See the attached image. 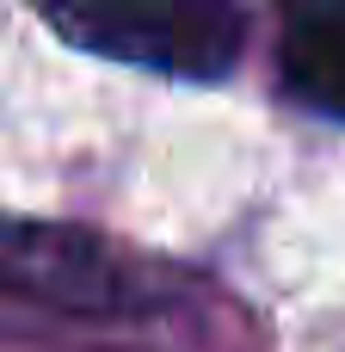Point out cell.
I'll use <instances>...</instances> for the list:
<instances>
[{"instance_id": "6da1fadb", "label": "cell", "mask_w": 345, "mask_h": 352, "mask_svg": "<svg viewBox=\"0 0 345 352\" xmlns=\"http://www.w3.org/2000/svg\"><path fill=\"white\" fill-rule=\"evenodd\" d=\"M37 6L68 43L179 80L228 74L247 43L241 0H37Z\"/></svg>"}, {"instance_id": "7a4b0ae2", "label": "cell", "mask_w": 345, "mask_h": 352, "mask_svg": "<svg viewBox=\"0 0 345 352\" xmlns=\"http://www.w3.org/2000/svg\"><path fill=\"white\" fill-rule=\"evenodd\" d=\"M284 80L327 118H345V19H296L284 31Z\"/></svg>"}]
</instances>
